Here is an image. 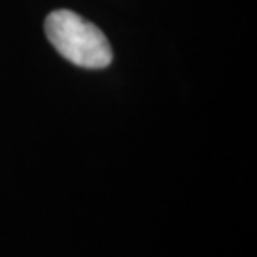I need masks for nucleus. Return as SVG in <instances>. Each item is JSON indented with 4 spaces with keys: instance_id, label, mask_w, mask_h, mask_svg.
<instances>
[{
    "instance_id": "nucleus-1",
    "label": "nucleus",
    "mask_w": 257,
    "mask_h": 257,
    "mask_svg": "<svg viewBox=\"0 0 257 257\" xmlns=\"http://www.w3.org/2000/svg\"><path fill=\"white\" fill-rule=\"evenodd\" d=\"M46 37L67 61L84 69H105L112 61L107 37L82 16L57 10L46 18Z\"/></svg>"
}]
</instances>
